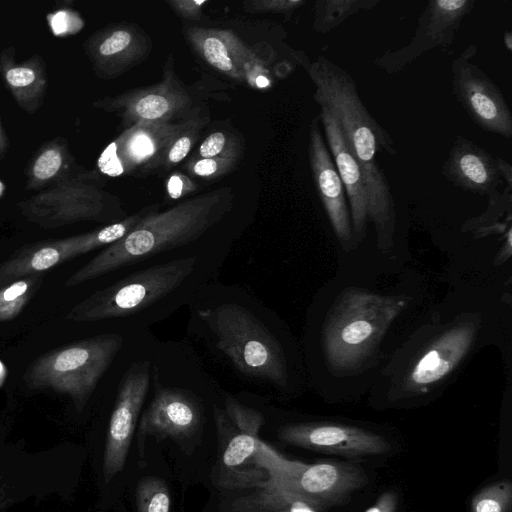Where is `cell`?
<instances>
[{"mask_svg": "<svg viewBox=\"0 0 512 512\" xmlns=\"http://www.w3.org/2000/svg\"><path fill=\"white\" fill-rule=\"evenodd\" d=\"M315 85L314 100L338 120L355 159L360 164L370 196V220L378 244L388 248L395 229V205L387 178L377 162V151L396 154L386 130L363 104L354 79L330 59L319 56L307 68Z\"/></svg>", "mask_w": 512, "mask_h": 512, "instance_id": "6da1fadb", "label": "cell"}, {"mask_svg": "<svg viewBox=\"0 0 512 512\" xmlns=\"http://www.w3.org/2000/svg\"><path fill=\"white\" fill-rule=\"evenodd\" d=\"M232 190L222 187L144 216L125 236L106 246L74 272L65 287H74L159 253L189 244L218 223L231 209Z\"/></svg>", "mask_w": 512, "mask_h": 512, "instance_id": "7a4b0ae2", "label": "cell"}, {"mask_svg": "<svg viewBox=\"0 0 512 512\" xmlns=\"http://www.w3.org/2000/svg\"><path fill=\"white\" fill-rule=\"evenodd\" d=\"M214 416L221 452L216 478L221 487L262 488L270 479H289L305 467L260 439L264 418L259 411L227 396L225 409H215Z\"/></svg>", "mask_w": 512, "mask_h": 512, "instance_id": "3957f363", "label": "cell"}, {"mask_svg": "<svg viewBox=\"0 0 512 512\" xmlns=\"http://www.w3.org/2000/svg\"><path fill=\"white\" fill-rule=\"evenodd\" d=\"M406 300L359 288L342 293L324 327L323 345L329 365L338 372L358 368L375 351L404 309Z\"/></svg>", "mask_w": 512, "mask_h": 512, "instance_id": "277c9868", "label": "cell"}, {"mask_svg": "<svg viewBox=\"0 0 512 512\" xmlns=\"http://www.w3.org/2000/svg\"><path fill=\"white\" fill-rule=\"evenodd\" d=\"M123 338L101 334L53 349L36 358L23 379L33 390L68 395L81 410L120 351Z\"/></svg>", "mask_w": 512, "mask_h": 512, "instance_id": "5b68a950", "label": "cell"}, {"mask_svg": "<svg viewBox=\"0 0 512 512\" xmlns=\"http://www.w3.org/2000/svg\"><path fill=\"white\" fill-rule=\"evenodd\" d=\"M216 338V346L242 374L283 385L287 380L281 346L248 309L226 303L214 310H201Z\"/></svg>", "mask_w": 512, "mask_h": 512, "instance_id": "8992f818", "label": "cell"}, {"mask_svg": "<svg viewBox=\"0 0 512 512\" xmlns=\"http://www.w3.org/2000/svg\"><path fill=\"white\" fill-rule=\"evenodd\" d=\"M196 262L197 257L190 256L135 271L80 301L65 318L94 322L140 313L180 288Z\"/></svg>", "mask_w": 512, "mask_h": 512, "instance_id": "52a82bcc", "label": "cell"}, {"mask_svg": "<svg viewBox=\"0 0 512 512\" xmlns=\"http://www.w3.org/2000/svg\"><path fill=\"white\" fill-rule=\"evenodd\" d=\"M97 170L82 168L61 182L17 204L21 214L42 228L54 229L81 221L118 222L112 195L103 189Z\"/></svg>", "mask_w": 512, "mask_h": 512, "instance_id": "ba28073f", "label": "cell"}, {"mask_svg": "<svg viewBox=\"0 0 512 512\" xmlns=\"http://www.w3.org/2000/svg\"><path fill=\"white\" fill-rule=\"evenodd\" d=\"M92 106L117 113L126 128L139 123L180 120L201 109L176 77L171 56L159 83L129 90L115 97H106L94 102Z\"/></svg>", "mask_w": 512, "mask_h": 512, "instance_id": "9c48e42d", "label": "cell"}, {"mask_svg": "<svg viewBox=\"0 0 512 512\" xmlns=\"http://www.w3.org/2000/svg\"><path fill=\"white\" fill-rule=\"evenodd\" d=\"M176 121L139 123L126 128L103 150L97 161L100 173L110 176L147 174L171 140L196 116Z\"/></svg>", "mask_w": 512, "mask_h": 512, "instance_id": "30bf717a", "label": "cell"}, {"mask_svg": "<svg viewBox=\"0 0 512 512\" xmlns=\"http://www.w3.org/2000/svg\"><path fill=\"white\" fill-rule=\"evenodd\" d=\"M478 324L463 319L437 334L415 356L402 377V391L408 396L424 395L442 383L472 349Z\"/></svg>", "mask_w": 512, "mask_h": 512, "instance_id": "8fae6325", "label": "cell"}, {"mask_svg": "<svg viewBox=\"0 0 512 512\" xmlns=\"http://www.w3.org/2000/svg\"><path fill=\"white\" fill-rule=\"evenodd\" d=\"M472 46L452 62V89L458 102L480 128L512 136V114L498 86L473 62Z\"/></svg>", "mask_w": 512, "mask_h": 512, "instance_id": "7c38bea8", "label": "cell"}, {"mask_svg": "<svg viewBox=\"0 0 512 512\" xmlns=\"http://www.w3.org/2000/svg\"><path fill=\"white\" fill-rule=\"evenodd\" d=\"M474 4V0L428 1L411 41L376 58L375 65L387 73H396L429 50L449 47Z\"/></svg>", "mask_w": 512, "mask_h": 512, "instance_id": "4fadbf2b", "label": "cell"}, {"mask_svg": "<svg viewBox=\"0 0 512 512\" xmlns=\"http://www.w3.org/2000/svg\"><path fill=\"white\" fill-rule=\"evenodd\" d=\"M149 384L150 370L147 361L133 363L120 383L106 437L103 461L106 483L125 466Z\"/></svg>", "mask_w": 512, "mask_h": 512, "instance_id": "5bb4252c", "label": "cell"}, {"mask_svg": "<svg viewBox=\"0 0 512 512\" xmlns=\"http://www.w3.org/2000/svg\"><path fill=\"white\" fill-rule=\"evenodd\" d=\"M278 437L290 445L347 457L377 456L391 450L390 443L376 433L334 423L289 424L278 430Z\"/></svg>", "mask_w": 512, "mask_h": 512, "instance_id": "9a60e30c", "label": "cell"}, {"mask_svg": "<svg viewBox=\"0 0 512 512\" xmlns=\"http://www.w3.org/2000/svg\"><path fill=\"white\" fill-rule=\"evenodd\" d=\"M276 481L321 510L347 503L368 478L364 469L353 463L320 462L306 464L295 476Z\"/></svg>", "mask_w": 512, "mask_h": 512, "instance_id": "2e32d148", "label": "cell"}, {"mask_svg": "<svg viewBox=\"0 0 512 512\" xmlns=\"http://www.w3.org/2000/svg\"><path fill=\"white\" fill-rule=\"evenodd\" d=\"M442 174L455 186L492 199L503 180L511 189V166L474 142L458 136L444 162Z\"/></svg>", "mask_w": 512, "mask_h": 512, "instance_id": "e0dca14e", "label": "cell"}, {"mask_svg": "<svg viewBox=\"0 0 512 512\" xmlns=\"http://www.w3.org/2000/svg\"><path fill=\"white\" fill-rule=\"evenodd\" d=\"M84 47L95 73L110 79L146 59L152 45L149 36L136 25L118 23L95 32Z\"/></svg>", "mask_w": 512, "mask_h": 512, "instance_id": "ac0fdd59", "label": "cell"}, {"mask_svg": "<svg viewBox=\"0 0 512 512\" xmlns=\"http://www.w3.org/2000/svg\"><path fill=\"white\" fill-rule=\"evenodd\" d=\"M201 409L188 392L159 387L148 408L143 412L138 428V447L147 436L177 441L192 437L200 428Z\"/></svg>", "mask_w": 512, "mask_h": 512, "instance_id": "d6986e66", "label": "cell"}, {"mask_svg": "<svg viewBox=\"0 0 512 512\" xmlns=\"http://www.w3.org/2000/svg\"><path fill=\"white\" fill-rule=\"evenodd\" d=\"M319 116L310 125L308 156L320 200L333 231L343 245L353 237L346 192L320 128Z\"/></svg>", "mask_w": 512, "mask_h": 512, "instance_id": "ffe728a7", "label": "cell"}, {"mask_svg": "<svg viewBox=\"0 0 512 512\" xmlns=\"http://www.w3.org/2000/svg\"><path fill=\"white\" fill-rule=\"evenodd\" d=\"M320 123L350 204L353 237L361 241L370 220V196L360 164L355 159L337 118L320 107Z\"/></svg>", "mask_w": 512, "mask_h": 512, "instance_id": "44dd1931", "label": "cell"}, {"mask_svg": "<svg viewBox=\"0 0 512 512\" xmlns=\"http://www.w3.org/2000/svg\"><path fill=\"white\" fill-rule=\"evenodd\" d=\"M185 37L214 69L234 80L251 82L256 57L232 30L189 27Z\"/></svg>", "mask_w": 512, "mask_h": 512, "instance_id": "7402d4cb", "label": "cell"}, {"mask_svg": "<svg viewBox=\"0 0 512 512\" xmlns=\"http://www.w3.org/2000/svg\"><path fill=\"white\" fill-rule=\"evenodd\" d=\"M15 54L12 46L1 51L0 76L17 105L34 114L41 108L47 91L45 63L40 55L17 62Z\"/></svg>", "mask_w": 512, "mask_h": 512, "instance_id": "603a6c76", "label": "cell"}, {"mask_svg": "<svg viewBox=\"0 0 512 512\" xmlns=\"http://www.w3.org/2000/svg\"><path fill=\"white\" fill-rule=\"evenodd\" d=\"M76 235L29 244L0 263V287L80 256Z\"/></svg>", "mask_w": 512, "mask_h": 512, "instance_id": "cb8c5ba5", "label": "cell"}, {"mask_svg": "<svg viewBox=\"0 0 512 512\" xmlns=\"http://www.w3.org/2000/svg\"><path fill=\"white\" fill-rule=\"evenodd\" d=\"M82 168L76 165L66 140L55 138L42 145L30 159L26 170L25 190L49 188Z\"/></svg>", "mask_w": 512, "mask_h": 512, "instance_id": "d4e9b609", "label": "cell"}, {"mask_svg": "<svg viewBox=\"0 0 512 512\" xmlns=\"http://www.w3.org/2000/svg\"><path fill=\"white\" fill-rule=\"evenodd\" d=\"M230 512H320L300 495L274 479L253 494L236 499Z\"/></svg>", "mask_w": 512, "mask_h": 512, "instance_id": "484cf974", "label": "cell"}, {"mask_svg": "<svg viewBox=\"0 0 512 512\" xmlns=\"http://www.w3.org/2000/svg\"><path fill=\"white\" fill-rule=\"evenodd\" d=\"M377 0H318L314 4L313 29L327 33L348 17L374 8Z\"/></svg>", "mask_w": 512, "mask_h": 512, "instance_id": "4316f807", "label": "cell"}, {"mask_svg": "<svg viewBox=\"0 0 512 512\" xmlns=\"http://www.w3.org/2000/svg\"><path fill=\"white\" fill-rule=\"evenodd\" d=\"M208 117L203 111L182 129L168 144L160 157L151 167L150 172L169 170L185 160L196 144L200 131L207 124Z\"/></svg>", "mask_w": 512, "mask_h": 512, "instance_id": "83f0119b", "label": "cell"}, {"mask_svg": "<svg viewBox=\"0 0 512 512\" xmlns=\"http://www.w3.org/2000/svg\"><path fill=\"white\" fill-rule=\"evenodd\" d=\"M40 274L0 287V322L16 318L41 286Z\"/></svg>", "mask_w": 512, "mask_h": 512, "instance_id": "f1b7e54d", "label": "cell"}, {"mask_svg": "<svg viewBox=\"0 0 512 512\" xmlns=\"http://www.w3.org/2000/svg\"><path fill=\"white\" fill-rule=\"evenodd\" d=\"M137 512H170L171 496L166 482L158 477L147 476L136 486Z\"/></svg>", "mask_w": 512, "mask_h": 512, "instance_id": "f546056e", "label": "cell"}, {"mask_svg": "<svg viewBox=\"0 0 512 512\" xmlns=\"http://www.w3.org/2000/svg\"><path fill=\"white\" fill-rule=\"evenodd\" d=\"M511 508L512 483L508 479L481 488L470 502V512H510Z\"/></svg>", "mask_w": 512, "mask_h": 512, "instance_id": "4dcf8cb0", "label": "cell"}, {"mask_svg": "<svg viewBox=\"0 0 512 512\" xmlns=\"http://www.w3.org/2000/svg\"><path fill=\"white\" fill-rule=\"evenodd\" d=\"M240 156H220L212 158L192 157L184 164L185 170L192 177L213 180L220 178L234 169Z\"/></svg>", "mask_w": 512, "mask_h": 512, "instance_id": "1f68e13d", "label": "cell"}, {"mask_svg": "<svg viewBox=\"0 0 512 512\" xmlns=\"http://www.w3.org/2000/svg\"><path fill=\"white\" fill-rule=\"evenodd\" d=\"M194 157L212 158L220 156H240V144L236 137L223 131L209 134L199 145Z\"/></svg>", "mask_w": 512, "mask_h": 512, "instance_id": "d6a6232c", "label": "cell"}, {"mask_svg": "<svg viewBox=\"0 0 512 512\" xmlns=\"http://www.w3.org/2000/svg\"><path fill=\"white\" fill-rule=\"evenodd\" d=\"M304 4L303 0H250L245 1L243 7L250 13L289 14Z\"/></svg>", "mask_w": 512, "mask_h": 512, "instance_id": "836d02e7", "label": "cell"}, {"mask_svg": "<svg viewBox=\"0 0 512 512\" xmlns=\"http://www.w3.org/2000/svg\"><path fill=\"white\" fill-rule=\"evenodd\" d=\"M197 189L196 184L187 175L174 172L166 181V191L173 200H178L194 192Z\"/></svg>", "mask_w": 512, "mask_h": 512, "instance_id": "e575fe53", "label": "cell"}, {"mask_svg": "<svg viewBox=\"0 0 512 512\" xmlns=\"http://www.w3.org/2000/svg\"><path fill=\"white\" fill-rule=\"evenodd\" d=\"M209 3V0H171L167 4L180 17L196 21L202 16L203 7Z\"/></svg>", "mask_w": 512, "mask_h": 512, "instance_id": "d590c367", "label": "cell"}, {"mask_svg": "<svg viewBox=\"0 0 512 512\" xmlns=\"http://www.w3.org/2000/svg\"><path fill=\"white\" fill-rule=\"evenodd\" d=\"M397 503V494L392 490H388L382 493L373 505L364 512H396Z\"/></svg>", "mask_w": 512, "mask_h": 512, "instance_id": "8d00e7d4", "label": "cell"}, {"mask_svg": "<svg viewBox=\"0 0 512 512\" xmlns=\"http://www.w3.org/2000/svg\"><path fill=\"white\" fill-rule=\"evenodd\" d=\"M8 144H9V142H8L7 136L4 132V129L2 127L1 118H0V159L6 153Z\"/></svg>", "mask_w": 512, "mask_h": 512, "instance_id": "74e56055", "label": "cell"}, {"mask_svg": "<svg viewBox=\"0 0 512 512\" xmlns=\"http://www.w3.org/2000/svg\"><path fill=\"white\" fill-rule=\"evenodd\" d=\"M8 375V370L5 366V364L0 360V387L5 382Z\"/></svg>", "mask_w": 512, "mask_h": 512, "instance_id": "f35d334b", "label": "cell"}, {"mask_svg": "<svg viewBox=\"0 0 512 512\" xmlns=\"http://www.w3.org/2000/svg\"><path fill=\"white\" fill-rule=\"evenodd\" d=\"M4 190H5V186H4V184L0 181V197L3 195Z\"/></svg>", "mask_w": 512, "mask_h": 512, "instance_id": "ab89813d", "label": "cell"}]
</instances>
